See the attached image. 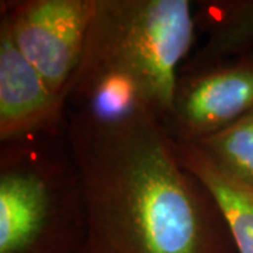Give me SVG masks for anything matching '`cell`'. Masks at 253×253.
Here are the masks:
<instances>
[{"label": "cell", "mask_w": 253, "mask_h": 253, "mask_svg": "<svg viewBox=\"0 0 253 253\" xmlns=\"http://www.w3.org/2000/svg\"><path fill=\"white\" fill-rule=\"evenodd\" d=\"M94 9L96 0L1 1L0 24L46 84L65 99L81 63Z\"/></svg>", "instance_id": "cell-4"}, {"label": "cell", "mask_w": 253, "mask_h": 253, "mask_svg": "<svg viewBox=\"0 0 253 253\" xmlns=\"http://www.w3.org/2000/svg\"><path fill=\"white\" fill-rule=\"evenodd\" d=\"M66 109L0 24V142L65 132Z\"/></svg>", "instance_id": "cell-6"}, {"label": "cell", "mask_w": 253, "mask_h": 253, "mask_svg": "<svg viewBox=\"0 0 253 253\" xmlns=\"http://www.w3.org/2000/svg\"><path fill=\"white\" fill-rule=\"evenodd\" d=\"M253 111V52L181 73L163 126L177 144H199Z\"/></svg>", "instance_id": "cell-5"}, {"label": "cell", "mask_w": 253, "mask_h": 253, "mask_svg": "<svg viewBox=\"0 0 253 253\" xmlns=\"http://www.w3.org/2000/svg\"><path fill=\"white\" fill-rule=\"evenodd\" d=\"M86 214L68 139L40 134L0 146V253H83Z\"/></svg>", "instance_id": "cell-3"}, {"label": "cell", "mask_w": 253, "mask_h": 253, "mask_svg": "<svg viewBox=\"0 0 253 253\" xmlns=\"http://www.w3.org/2000/svg\"><path fill=\"white\" fill-rule=\"evenodd\" d=\"M194 33L187 0H96L68 107L96 118L146 114L165 123Z\"/></svg>", "instance_id": "cell-2"}, {"label": "cell", "mask_w": 253, "mask_h": 253, "mask_svg": "<svg viewBox=\"0 0 253 253\" xmlns=\"http://www.w3.org/2000/svg\"><path fill=\"white\" fill-rule=\"evenodd\" d=\"M174 149L181 165L200 179L217 201L236 252L253 253V190L225 176L199 146L174 142Z\"/></svg>", "instance_id": "cell-7"}, {"label": "cell", "mask_w": 253, "mask_h": 253, "mask_svg": "<svg viewBox=\"0 0 253 253\" xmlns=\"http://www.w3.org/2000/svg\"><path fill=\"white\" fill-rule=\"evenodd\" d=\"M193 145L229 179L253 190V111Z\"/></svg>", "instance_id": "cell-9"}, {"label": "cell", "mask_w": 253, "mask_h": 253, "mask_svg": "<svg viewBox=\"0 0 253 253\" xmlns=\"http://www.w3.org/2000/svg\"><path fill=\"white\" fill-rule=\"evenodd\" d=\"M201 7L208 38L184 72L225 62L251 52L253 46V0L208 1Z\"/></svg>", "instance_id": "cell-8"}, {"label": "cell", "mask_w": 253, "mask_h": 253, "mask_svg": "<svg viewBox=\"0 0 253 253\" xmlns=\"http://www.w3.org/2000/svg\"><path fill=\"white\" fill-rule=\"evenodd\" d=\"M86 214L83 253H238L217 201L159 118L71 111Z\"/></svg>", "instance_id": "cell-1"}]
</instances>
